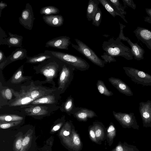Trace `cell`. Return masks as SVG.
Masks as SVG:
<instances>
[{
	"instance_id": "14",
	"label": "cell",
	"mask_w": 151,
	"mask_h": 151,
	"mask_svg": "<svg viewBox=\"0 0 151 151\" xmlns=\"http://www.w3.org/2000/svg\"><path fill=\"white\" fill-rule=\"evenodd\" d=\"M71 43L70 38L66 36H63L49 40L46 43L45 47L68 50V47Z\"/></svg>"
},
{
	"instance_id": "27",
	"label": "cell",
	"mask_w": 151,
	"mask_h": 151,
	"mask_svg": "<svg viewBox=\"0 0 151 151\" xmlns=\"http://www.w3.org/2000/svg\"><path fill=\"white\" fill-rule=\"evenodd\" d=\"M23 117L15 114H1L0 121L11 122L22 121L24 119Z\"/></svg>"
},
{
	"instance_id": "33",
	"label": "cell",
	"mask_w": 151,
	"mask_h": 151,
	"mask_svg": "<svg viewBox=\"0 0 151 151\" xmlns=\"http://www.w3.org/2000/svg\"><path fill=\"white\" fill-rule=\"evenodd\" d=\"M71 142L68 145L73 146L75 148H79L81 145V142L78 135L73 130Z\"/></svg>"
},
{
	"instance_id": "23",
	"label": "cell",
	"mask_w": 151,
	"mask_h": 151,
	"mask_svg": "<svg viewBox=\"0 0 151 151\" xmlns=\"http://www.w3.org/2000/svg\"><path fill=\"white\" fill-rule=\"evenodd\" d=\"M99 2L98 0H89L86 10V17L88 21L92 20L93 17L97 10Z\"/></svg>"
},
{
	"instance_id": "5",
	"label": "cell",
	"mask_w": 151,
	"mask_h": 151,
	"mask_svg": "<svg viewBox=\"0 0 151 151\" xmlns=\"http://www.w3.org/2000/svg\"><path fill=\"white\" fill-rule=\"evenodd\" d=\"M60 107L55 105H30L21 106L16 110L27 116L42 117L50 115Z\"/></svg>"
},
{
	"instance_id": "39",
	"label": "cell",
	"mask_w": 151,
	"mask_h": 151,
	"mask_svg": "<svg viewBox=\"0 0 151 151\" xmlns=\"http://www.w3.org/2000/svg\"><path fill=\"white\" fill-rule=\"evenodd\" d=\"M7 57L5 55L3 52L0 50V69L2 70L6 66Z\"/></svg>"
},
{
	"instance_id": "40",
	"label": "cell",
	"mask_w": 151,
	"mask_h": 151,
	"mask_svg": "<svg viewBox=\"0 0 151 151\" xmlns=\"http://www.w3.org/2000/svg\"><path fill=\"white\" fill-rule=\"evenodd\" d=\"M101 57L103 60L105 64L116 61V60L115 59L114 57L105 52H104L103 54L101 56Z\"/></svg>"
},
{
	"instance_id": "16",
	"label": "cell",
	"mask_w": 151,
	"mask_h": 151,
	"mask_svg": "<svg viewBox=\"0 0 151 151\" xmlns=\"http://www.w3.org/2000/svg\"><path fill=\"white\" fill-rule=\"evenodd\" d=\"M71 114L77 120L82 121H86L88 118L97 116L93 110L81 107H75Z\"/></svg>"
},
{
	"instance_id": "10",
	"label": "cell",
	"mask_w": 151,
	"mask_h": 151,
	"mask_svg": "<svg viewBox=\"0 0 151 151\" xmlns=\"http://www.w3.org/2000/svg\"><path fill=\"white\" fill-rule=\"evenodd\" d=\"M120 32L118 37L121 40L127 41L131 47L132 52L134 59L140 60L144 59V50L139 45L137 42L134 43L127 37L124 36L123 34V29L126 26L119 22Z\"/></svg>"
},
{
	"instance_id": "38",
	"label": "cell",
	"mask_w": 151,
	"mask_h": 151,
	"mask_svg": "<svg viewBox=\"0 0 151 151\" xmlns=\"http://www.w3.org/2000/svg\"><path fill=\"white\" fill-rule=\"evenodd\" d=\"M24 138L22 134L19 135L15 140L14 144V151H20L22 147V142Z\"/></svg>"
},
{
	"instance_id": "1",
	"label": "cell",
	"mask_w": 151,
	"mask_h": 151,
	"mask_svg": "<svg viewBox=\"0 0 151 151\" xmlns=\"http://www.w3.org/2000/svg\"><path fill=\"white\" fill-rule=\"evenodd\" d=\"M38 81H30L20 86L19 91L12 88L14 98L5 106L15 108L29 105L35 99L50 94L58 90L57 88H49L42 86Z\"/></svg>"
},
{
	"instance_id": "8",
	"label": "cell",
	"mask_w": 151,
	"mask_h": 151,
	"mask_svg": "<svg viewBox=\"0 0 151 151\" xmlns=\"http://www.w3.org/2000/svg\"><path fill=\"white\" fill-rule=\"evenodd\" d=\"M126 74L134 83L143 86H151V75L134 68L124 67Z\"/></svg>"
},
{
	"instance_id": "29",
	"label": "cell",
	"mask_w": 151,
	"mask_h": 151,
	"mask_svg": "<svg viewBox=\"0 0 151 151\" xmlns=\"http://www.w3.org/2000/svg\"><path fill=\"white\" fill-rule=\"evenodd\" d=\"M96 85L98 90L100 94L108 97L113 95V92L108 89L103 81L98 80Z\"/></svg>"
},
{
	"instance_id": "13",
	"label": "cell",
	"mask_w": 151,
	"mask_h": 151,
	"mask_svg": "<svg viewBox=\"0 0 151 151\" xmlns=\"http://www.w3.org/2000/svg\"><path fill=\"white\" fill-rule=\"evenodd\" d=\"M60 94L59 91L57 90L50 94L35 99L28 105L40 104L57 105L60 98Z\"/></svg>"
},
{
	"instance_id": "17",
	"label": "cell",
	"mask_w": 151,
	"mask_h": 151,
	"mask_svg": "<svg viewBox=\"0 0 151 151\" xmlns=\"http://www.w3.org/2000/svg\"><path fill=\"white\" fill-rule=\"evenodd\" d=\"M133 32L137 39L151 50V31L146 28L137 27Z\"/></svg>"
},
{
	"instance_id": "18",
	"label": "cell",
	"mask_w": 151,
	"mask_h": 151,
	"mask_svg": "<svg viewBox=\"0 0 151 151\" xmlns=\"http://www.w3.org/2000/svg\"><path fill=\"white\" fill-rule=\"evenodd\" d=\"M109 81L120 93L128 96L133 95V93L130 88L120 79L111 77L108 79Z\"/></svg>"
},
{
	"instance_id": "20",
	"label": "cell",
	"mask_w": 151,
	"mask_h": 151,
	"mask_svg": "<svg viewBox=\"0 0 151 151\" xmlns=\"http://www.w3.org/2000/svg\"><path fill=\"white\" fill-rule=\"evenodd\" d=\"M27 56V51L26 49L22 48H17L7 57L6 65L17 60L26 58Z\"/></svg>"
},
{
	"instance_id": "34",
	"label": "cell",
	"mask_w": 151,
	"mask_h": 151,
	"mask_svg": "<svg viewBox=\"0 0 151 151\" xmlns=\"http://www.w3.org/2000/svg\"><path fill=\"white\" fill-rule=\"evenodd\" d=\"M102 12L99 7L92 18V24L96 27H99L101 21Z\"/></svg>"
},
{
	"instance_id": "2",
	"label": "cell",
	"mask_w": 151,
	"mask_h": 151,
	"mask_svg": "<svg viewBox=\"0 0 151 151\" xmlns=\"http://www.w3.org/2000/svg\"><path fill=\"white\" fill-rule=\"evenodd\" d=\"M64 62L57 58L53 56L46 60L40 63L38 65L33 67V69L36 74L43 75L46 79L39 83L42 84L49 83L55 87L54 79L56 78L61 70Z\"/></svg>"
},
{
	"instance_id": "6",
	"label": "cell",
	"mask_w": 151,
	"mask_h": 151,
	"mask_svg": "<svg viewBox=\"0 0 151 151\" xmlns=\"http://www.w3.org/2000/svg\"><path fill=\"white\" fill-rule=\"evenodd\" d=\"M77 45L72 44V47L90 60L94 64L101 68L104 67L105 63L95 52L87 45L80 40L76 38Z\"/></svg>"
},
{
	"instance_id": "24",
	"label": "cell",
	"mask_w": 151,
	"mask_h": 151,
	"mask_svg": "<svg viewBox=\"0 0 151 151\" xmlns=\"http://www.w3.org/2000/svg\"><path fill=\"white\" fill-rule=\"evenodd\" d=\"M52 57L44 52L32 57L27 56L26 62L31 64L40 63Z\"/></svg>"
},
{
	"instance_id": "19",
	"label": "cell",
	"mask_w": 151,
	"mask_h": 151,
	"mask_svg": "<svg viewBox=\"0 0 151 151\" xmlns=\"http://www.w3.org/2000/svg\"><path fill=\"white\" fill-rule=\"evenodd\" d=\"M42 19L44 22L48 25L55 27H59L64 23V19L61 15H44Z\"/></svg>"
},
{
	"instance_id": "25",
	"label": "cell",
	"mask_w": 151,
	"mask_h": 151,
	"mask_svg": "<svg viewBox=\"0 0 151 151\" xmlns=\"http://www.w3.org/2000/svg\"><path fill=\"white\" fill-rule=\"evenodd\" d=\"M74 105L73 99L70 96L62 104L60 109L62 112H65L70 115L72 114V112L75 108Z\"/></svg>"
},
{
	"instance_id": "44",
	"label": "cell",
	"mask_w": 151,
	"mask_h": 151,
	"mask_svg": "<svg viewBox=\"0 0 151 151\" xmlns=\"http://www.w3.org/2000/svg\"><path fill=\"white\" fill-rule=\"evenodd\" d=\"M63 122H61L55 125L51 129V132H55L58 130L63 124Z\"/></svg>"
},
{
	"instance_id": "35",
	"label": "cell",
	"mask_w": 151,
	"mask_h": 151,
	"mask_svg": "<svg viewBox=\"0 0 151 151\" xmlns=\"http://www.w3.org/2000/svg\"><path fill=\"white\" fill-rule=\"evenodd\" d=\"M108 2L115 7L122 14H126L124 7L122 6L118 0H107Z\"/></svg>"
},
{
	"instance_id": "15",
	"label": "cell",
	"mask_w": 151,
	"mask_h": 151,
	"mask_svg": "<svg viewBox=\"0 0 151 151\" xmlns=\"http://www.w3.org/2000/svg\"><path fill=\"white\" fill-rule=\"evenodd\" d=\"M24 65L20 66L15 71L12 76L7 81L8 84L17 86L24 84L31 80V76L23 75Z\"/></svg>"
},
{
	"instance_id": "28",
	"label": "cell",
	"mask_w": 151,
	"mask_h": 151,
	"mask_svg": "<svg viewBox=\"0 0 151 151\" xmlns=\"http://www.w3.org/2000/svg\"><path fill=\"white\" fill-rule=\"evenodd\" d=\"M32 133V131L29 130L25 134L22 141V147L20 151H28L31 142Z\"/></svg>"
},
{
	"instance_id": "42",
	"label": "cell",
	"mask_w": 151,
	"mask_h": 151,
	"mask_svg": "<svg viewBox=\"0 0 151 151\" xmlns=\"http://www.w3.org/2000/svg\"><path fill=\"white\" fill-rule=\"evenodd\" d=\"M124 8L127 6L131 7L134 10L136 9V5L134 4L133 0H122Z\"/></svg>"
},
{
	"instance_id": "31",
	"label": "cell",
	"mask_w": 151,
	"mask_h": 151,
	"mask_svg": "<svg viewBox=\"0 0 151 151\" xmlns=\"http://www.w3.org/2000/svg\"><path fill=\"white\" fill-rule=\"evenodd\" d=\"M59 12L60 10L58 8L52 6L43 7L40 11V13L41 14L46 16L57 14Z\"/></svg>"
},
{
	"instance_id": "41",
	"label": "cell",
	"mask_w": 151,
	"mask_h": 151,
	"mask_svg": "<svg viewBox=\"0 0 151 151\" xmlns=\"http://www.w3.org/2000/svg\"><path fill=\"white\" fill-rule=\"evenodd\" d=\"M8 37L5 31L0 27V45H6Z\"/></svg>"
},
{
	"instance_id": "36",
	"label": "cell",
	"mask_w": 151,
	"mask_h": 151,
	"mask_svg": "<svg viewBox=\"0 0 151 151\" xmlns=\"http://www.w3.org/2000/svg\"><path fill=\"white\" fill-rule=\"evenodd\" d=\"M115 128L112 123H111L107 130V137L109 141H112L116 135Z\"/></svg>"
},
{
	"instance_id": "30",
	"label": "cell",
	"mask_w": 151,
	"mask_h": 151,
	"mask_svg": "<svg viewBox=\"0 0 151 151\" xmlns=\"http://www.w3.org/2000/svg\"><path fill=\"white\" fill-rule=\"evenodd\" d=\"M93 126L95 134L97 140H102L104 137V129L101 123L95 122L93 123Z\"/></svg>"
},
{
	"instance_id": "21",
	"label": "cell",
	"mask_w": 151,
	"mask_h": 151,
	"mask_svg": "<svg viewBox=\"0 0 151 151\" xmlns=\"http://www.w3.org/2000/svg\"><path fill=\"white\" fill-rule=\"evenodd\" d=\"M104 7L107 11L113 17L116 16H119L121 17L126 23L128 22L125 18L124 15L122 14L115 7L110 3L107 0H98Z\"/></svg>"
},
{
	"instance_id": "9",
	"label": "cell",
	"mask_w": 151,
	"mask_h": 151,
	"mask_svg": "<svg viewBox=\"0 0 151 151\" xmlns=\"http://www.w3.org/2000/svg\"><path fill=\"white\" fill-rule=\"evenodd\" d=\"M112 113L115 119L124 128L139 129V126L134 113H127L113 111Z\"/></svg>"
},
{
	"instance_id": "12",
	"label": "cell",
	"mask_w": 151,
	"mask_h": 151,
	"mask_svg": "<svg viewBox=\"0 0 151 151\" xmlns=\"http://www.w3.org/2000/svg\"><path fill=\"white\" fill-rule=\"evenodd\" d=\"M139 110L143 127H151V101L140 102Z\"/></svg>"
},
{
	"instance_id": "37",
	"label": "cell",
	"mask_w": 151,
	"mask_h": 151,
	"mask_svg": "<svg viewBox=\"0 0 151 151\" xmlns=\"http://www.w3.org/2000/svg\"><path fill=\"white\" fill-rule=\"evenodd\" d=\"M22 121V120L11 122L0 121V128L1 129H8L20 124Z\"/></svg>"
},
{
	"instance_id": "32",
	"label": "cell",
	"mask_w": 151,
	"mask_h": 151,
	"mask_svg": "<svg viewBox=\"0 0 151 151\" xmlns=\"http://www.w3.org/2000/svg\"><path fill=\"white\" fill-rule=\"evenodd\" d=\"M112 151H140L135 146L125 143L119 144Z\"/></svg>"
},
{
	"instance_id": "47",
	"label": "cell",
	"mask_w": 151,
	"mask_h": 151,
	"mask_svg": "<svg viewBox=\"0 0 151 151\" xmlns=\"http://www.w3.org/2000/svg\"><path fill=\"white\" fill-rule=\"evenodd\" d=\"M146 12L149 16L151 17V9L146 8L145 9Z\"/></svg>"
},
{
	"instance_id": "43",
	"label": "cell",
	"mask_w": 151,
	"mask_h": 151,
	"mask_svg": "<svg viewBox=\"0 0 151 151\" xmlns=\"http://www.w3.org/2000/svg\"><path fill=\"white\" fill-rule=\"evenodd\" d=\"M89 133L91 140L94 142H97L98 140L96 137L93 126L90 127L89 129Z\"/></svg>"
},
{
	"instance_id": "11",
	"label": "cell",
	"mask_w": 151,
	"mask_h": 151,
	"mask_svg": "<svg viewBox=\"0 0 151 151\" xmlns=\"http://www.w3.org/2000/svg\"><path fill=\"white\" fill-rule=\"evenodd\" d=\"M35 19L32 6L27 3L25 9L22 11L20 17L19 18V22L25 29L30 30L32 28Z\"/></svg>"
},
{
	"instance_id": "46",
	"label": "cell",
	"mask_w": 151,
	"mask_h": 151,
	"mask_svg": "<svg viewBox=\"0 0 151 151\" xmlns=\"http://www.w3.org/2000/svg\"><path fill=\"white\" fill-rule=\"evenodd\" d=\"M144 18L145 21L151 24V17L149 16H145L144 17Z\"/></svg>"
},
{
	"instance_id": "7",
	"label": "cell",
	"mask_w": 151,
	"mask_h": 151,
	"mask_svg": "<svg viewBox=\"0 0 151 151\" xmlns=\"http://www.w3.org/2000/svg\"><path fill=\"white\" fill-rule=\"evenodd\" d=\"M75 68L64 62L59 75L57 88L60 94L64 93L73 80Z\"/></svg>"
},
{
	"instance_id": "26",
	"label": "cell",
	"mask_w": 151,
	"mask_h": 151,
	"mask_svg": "<svg viewBox=\"0 0 151 151\" xmlns=\"http://www.w3.org/2000/svg\"><path fill=\"white\" fill-rule=\"evenodd\" d=\"M0 86V99L2 98L7 101L6 105L9 101L13 99V96H14L12 89L7 86H3L1 82Z\"/></svg>"
},
{
	"instance_id": "22",
	"label": "cell",
	"mask_w": 151,
	"mask_h": 151,
	"mask_svg": "<svg viewBox=\"0 0 151 151\" xmlns=\"http://www.w3.org/2000/svg\"><path fill=\"white\" fill-rule=\"evenodd\" d=\"M8 34L9 36L7 39L6 45L8 46L9 47H14L22 48L23 37L9 32H8Z\"/></svg>"
},
{
	"instance_id": "45",
	"label": "cell",
	"mask_w": 151,
	"mask_h": 151,
	"mask_svg": "<svg viewBox=\"0 0 151 151\" xmlns=\"http://www.w3.org/2000/svg\"><path fill=\"white\" fill-rule=\"evenodd\" d=\"M7 6V4L5 2H3L2 1H1L0 2V17H1L2 11Z\"/></svg>"
},
{
	"instance_id": "3",
	"label": "cell",
	"mask_w": 151,
	"mask_h": 151,
	"mask_svg": "<svg viewBox=\"0 0 151 151\" xmlns=\"http://www.w3.org/2000/svg\"><path fill=\"white\" fill-rule=\"evenodd\" d=\"M121 40L119 37L116 40L111 38L103 42L102 48L105 52L114 57L121 56L128 60L132 59L133 56L131 49Z\"/></svg>"
},
{
	"instance_id": "4",
	"label": "cell",
	"mask_w": 151,
	"mask_h": 151,
	"mask_svg": "<svg viewBox=\"0 0 151 151\" xmlns=\"http://www.w3.org/2000/svg\"><path fill=\"white\" fill-rule=\"evenodd\" d=\"M44 52L57 58L80 71H84L89 68V63L85 60L78 56L62 52L52 50H46Z\"/></svg>"
}]
</instances>
